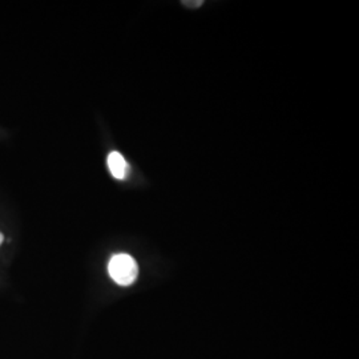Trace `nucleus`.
Here are the masks:
<instances>
[{"instance_id": "7ed1b4c3", "label": "nucleus", "mask_w": 359, "mask_h": 359, "mask_svg": "<svg viewBox=\"0 0 359 359\" xmlns=\"http://www.w3.org/2000/svg\"><path fill=\"white\" fill-rule=\"evenodd\" d=\"M188 4H193L192 7H200L203 1H184V6H188Z\"/></svg>"}, {"instance_id": "f257e3e1", "label": "nucleus", "mask_w": 359, "mask_h": 359, "mask_svg": "<svg viewBox=\"0 0 359 359\" xmlns=\"http://www.w3.org/2000/svg\"><path fill=\"white\" fill-rule=\"evenodd\" d=\"M108 273L117 285L129 286L136 281L139 274V266L133 257L126 253H120L109 259Z\"/></svg>"}, {"instance_id": "f03ea898", "label": "nucleus", "mask_w": 359, "mask_h": 359, "mask_svg": "<svg viewBox=\"0 0 359 359\" xmlns=\"http://www.w3.org/2000/svg\"><path fill=\"white\" fill-rule=\"evenodd\" d=\"M107 164L108 169L112 173V176L117 180L126 179L127 173H128V164L126 161V158L118 152H112L107 158Z\"/></svg>"}, {"instance_id": "20e7f679", "label": "nucleus", "mask_w": 359, "mask_h": 359, "mask_svg": "<svg viewBox=\"0 0 359 359\" xmlns=\"http://www.w3.org/2000/svg\"><path fill=\"white\" fill-rule=\"evenodd\" d=\"M1 243H3V234L0 233V244H1Z\"/></svg>"}]
</instances>
